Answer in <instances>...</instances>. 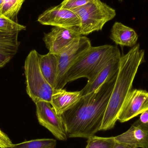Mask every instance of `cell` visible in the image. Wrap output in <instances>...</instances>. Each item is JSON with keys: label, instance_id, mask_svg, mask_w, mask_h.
Wrapping results in <instances>:
<instances>
[{"label": "cell", "instance_id": "6da1fadb", "mask_svg": "<svg viewBox=\"0 0 148 148\" xmlns=\"http://www.w3.org/2000/svg\"><path fill=\"white\" fill-rule=\"evenodd\" d=\"M117 74L97 91L81 97L75 105L61 115L68 137L88 139L101 130Z\"/></svg>", "mask_w": 148, "mask_h": 148}, {"label": "cell", "instance_id": "7a4b0ae2", "mask_svg": "<svg viewBox=\"0 0 148 148\" xmlns=\"http://www.w3.org/2000/svg\"><path fill=\"white\" fill-rule=\"evenodd\" d=\"M145 62V52L136 44L121 56L120 67L103 117L101 130L114 127L123 105L131 90L141 65Z\"/></svg>", "mask_w": 148, "mask_h": 148}, {"label": "cell", "instance_id": "3957f363", "mask_svg": "<svg viewBox=\"0 0 148 148\" xmlns=\"http://www.w3.org/2000/svg\"><path fill=\"white\" fill-rule=\"evenodd\" d=\"M120 54L116 46H91L69 69L66 74L67 82L82 77L88 78V82H90L112 58Z\"/></svg>", "mask_w": 148, "mask_h": 148}, {"label": "cell", "instance_id": "277c9868", "mask_svg": "<svg viewBox=\"0 0 148 148\" xmlns=\"http://www.w3.org/2000/svg\"><path fill=\"white\" fill-rule=\"evenodd\" d=\"M40 54L32 50L25 60L24 73L27 94L36 103L44 101L50 103L54 89L45 79L39 63Z\"/></svg>", "mask_w": 148, "mask_h": 148}, {"label": "cell", "instance_id": "5b68a950", "mask_svg": "<svg viewBox=\"0 0 148 148\" xmlns=\"http://www.w3.org/2000/svg\"><path fill=\"white\" fill-rule=\"evenodd\" d=\"M73 10L80 18L78 29L82 36L101 30L104 25L116 15L114 9L101 0H93Z\"/></svg>", "mask_w": 148, "mask_h": 148}, {"label": "cell", "instance_id": "8992f818", "mask_svg": "<svg viewBox=\"0 0 148 148\" xmlns=\"http://www.w3.org/2000/svg\"><path fill=\"white\" fill-rule=\"evenodd\" d=\"M91 47L89 39L81 36L69 47L57 55L58 71L55 89H63L67 83L66 74L76 61Z\"/></svg>", "mask_w": 148, "mask_h": 148}, {"label": "cell", "instance_id": "52a82bcc", "mask_svg": "<svg viewBox=\"0 0 148 148\" xmlns=\"http://www.w3.org/2000/svg\"><path fill=\"white\" fill-rule=\"evenodd\" d=\"M35 104L36 116L40 124L48 130L58 140L66 141L68 136L61 115L57 114L48 102L39 101Z\"/></svg>", "mask_w": 148, "mask_h": 148}, {"label": "cell", "instance_id": "ba28073f", "mask_svg": "<svg viewBox=\"0 0 148 148\" xmlns=\"http://www.w3.org/2000/svg\"><path fill=\"white\" fill-rule=\"evenodd\" d=\"M81 36L77 27H54L44 33L43 40L49 53L58 55Z\"/></svg>", "mask_w": 148, "mask_h": 148}, {"label": "cell", "instance_id": "9c48e42d", "mask_svg": "<svg viewBox=\"0 0 148 148\" xmlns=\"http://www.w3.org/2000/svg\"><path fill=\"white\" fill-rule=\"evenodd\" d=\"M37 21L42 25L65 28H78L81 23L79 16L74 11L60 4L47 10L39 16Z\"/></svg>", "mask_w": 148, "mask_h": 148}, {"label": "cell", "instance_id": "30bf717a", "mask_svg": "<svg viewBox=\"0 0 148 148\" xmlns=\"http://www.w3.org/2000/svg\"><path fill=\"white\" fill-rule=\"evenodd\" d=\"M148 109V91L133 89L128 95L118 117L120 122L128 121Z\"/></svg>", "mask_w": 148, "mask_h": 148}, {"label": "cell", "instance_id": "8fae6325", "mask_svg": "<svg viewBox=\"0 0 148 148\" xmlns=\"http://www.w3.org/2000/svg\"><path fill=\"white\" fill-rule=\"evenodd\" d=\"M114 138L116 142L136 148H148V123H143L139 119L127 131Z\"/></svg>", "mask_w": 148, "mask_h": 148}, {"label": "cell", "instance_id": "7c38bea8", "mask_svg": "<svg viewBox=\"0 0 148 148\" xmlns=\"http://www.w3.org/2000/svg\"><path fill=\"white\" fill-rule=\"evenodd\" d=\"M121 56L120 54L112 58L90 82L87 83L85 87L80 90L81 97L97 91L117 73L120 67Z\"/></svg>", "mask_w": 148, "mask_h": 148}, {"label": "cell", "instance_id": "4fadbf2b", "mask_svg": "<svg viewBox=\"0 0 148 148\" xmlns=\"http://www.w3.org/2000/svg\"><path fill=\"white\" fill-rule=\"evenodd\" d=\"M81 97L80 91L71 92L63 89H54L50 103L57 114L61 115L75 105Z\"/></svg>", "mask_w": 148, "mask_h": 148}, {"label": "cell", "instance_id": "5bb4252c", "mask_svg": "<svg viewBox=\"0 0 148 148\" xmlns=\"http://www.w3.org/2000/svg\"><path fill=\"white\" fill-rule=\"evenodd\" d=\"M18 34L0 32V68L3 67L17 53L20 44Z\"/></svg>", "mask_w": 148, "mask_h": 148}, {"label": "cell", "instance_id": "9a60e30c", "mask_svg": "<svg viewBox=\"0 0 148 148\" xmlns=\"http://www.w3.org/2000/svg\"><path fill=\"white\" fill-rule=\"evenodd\" d=\"M110 37L116 45L133 47L137 43L138 35L134 29L116 22L111 29Z\"/></svg>", "mask_w": 148, "mask_h": 148}, {"label": "cell", "instance_id": "2e32d148", "mask_svg": "<svg viewBox=\"0 0 148 148\" xmlns=\"http://www.w3.org/2000/svg\"><path fill=\"white\" fill-rule=\"evenodd\" d=\"M39 63L42 73L48 82L54 88L58 71L57 55L49 53L39 55Z\"/></svg>", "mask_w": 148, "mask_h": 148}, {"label": "cell", "instance_id": "e0dca14e", "mask_svg": "<svg viewBox=\"0 0 148 148\" xmlns=\"http://www.w3.org/2000/svg\"><path fill=\"white\" fill-rule=\"evenodd\" d=\"M56 144L55 139H36L13 145L10 148H55Z\"/></svg>", "mask_w": 148, "mask_h": 148}, {"label": "cell", "instance_id": "ac0fdd59", "mask_svg": "<svg viewBox=\"0 0 148 148\" xmlns=\"http://www.w3.org/2000/svg\"><path fill=\"white\" fill-rule=\"evenodd\" d=\"M25 0H3L2 14L14 21Z\"/></svg>", "mask_w": 148, "mask_h": 148}, {"label": "cell", "instance_id": "d6986e66", "mask_svg": "<svg viewBox=\"0 0 148 148\" xmlns=\"http://www.w3.org/2000/svg\"><path fill=\"white\" fill-rule=\"evenodd\" d=\"M26 29L25 26L19 24L2 14H0V32L6 33H19Z\"/></svg>", "mask_w": 148, "mask_h": 148}, {"label": "cell", "instance_id": "ffe728a7", "mask_svg": "<svg viewBox=\"0 0 148 148\" xmlns=\"http://www.w3.org/2000/svg\"><path fill=\"white\" fill-rule=\"evenodd\" d=\"M116 141L114 137L91 136L88 138L85 148H114Z\"/></svg>", "mask_w": 148, "mask_h": 148}, {"label": "cell", "instance_id": "44dd1931", "mask_svg": "<svg viewBox=\"0 0 148 148\" xmlns=\"http://www.w3.org/2000/svg\"><path fill=\"white\" fill-rule=\"evenodd\" d=\"M93 0H63L60 5L65 8L74 10L86 5Z\"/></svg>", "mask_w": 148, "mask_h": 148}, {"label": "cell", "instance_id": "7402d4cb", "mask_svg": "<svg viewBox=\"0 0 148 148\" xmlns=\"http://www.w3.org/2000/svg\"><path fill=\"white\" fill-rule=\"evenodd\" d=\"M13 145L9 137L0 129V148H10Z\"/></svg>", "mask_w": 148, "mask_h": 148}, {"label": "cell", "instance_id": "603a6c76", "mask_svg": "<svg viewBox=\"0 0 148 148\" xmlns=\"http://www.w3.org/2000/svg\"><path fill=\"white\" fill-rule=\"evenodd\" d=\"M139 120L143 123H148V109L145 110L140 114Z\"/></svg>", "mask_w": 148, "mask_h": 148}, {"label": "cell", "instance_id": "cb8c5ba5", "mask_svg": "<svg viewBox=\"0 0 148 148\" xmlns=\"http://www.w3.org/2000/svg\"><path fill=\"white\" fill-rule=\"evenodd\" d=\"M114 148H136L133 146L116 142Z\"/></svg>", "mask_w": 148, "mask_h": 148}, {"label": "cell", "instance_id": "d4e9b609", "mask_svg": "<svg viewBox=\"0 0 148 148\" xmlns=\"http://www.w3.org/2000/svg\"><path fill=\"white\" fill-rule=\"evenodd\" d=\"M3 2V0H0V14H2V9Z\"/></svg>", "mask_w": 148, "mask_h": 148}, {"label": "cell", "instance_id": "484cf974", "mask_svg": "<svg viewBox=\"0 0 148 148\" xmlns=\"http://www.w3.org/2000/svg\"><path fill=\"white\" fill-rule=\"evenodd\" d=\"M123 1V0H119V1L121 2H122Z\"/></svg>", "mask_w": 148, "mask_h": 148}]
</instances>
